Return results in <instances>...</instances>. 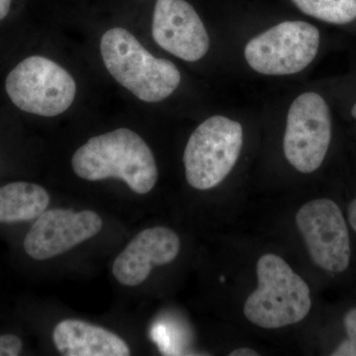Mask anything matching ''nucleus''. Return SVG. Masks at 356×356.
<instances>
[{
  "label": "nucleus",
  "instance_id": "obj_7",
  "mask_svg": "<svg viewBox=\"0 0 356 356\" xmlns=\"http://www.w3.org/2000/svg\"><path fill=\"white\" fill-rule=\"evenodd\" d=\"M6 88L16 107L44 117L64 113L76 95V81L70 72L41 56L25 58L16 65L7 76Z\"/></svg>",
  "mask_w": 356,
  "mask_h": 356
},
{
  "label": "nucleus",
  "instance_id": "obj_13",
  "mask_svg": "<svg viewBox=\"0 0 356 356\" xmlns=\"http://www.w3.org/2000/svg\"><path fill=\"white\" fill-rule=\"evenodd\" d=\"M50 194L41 185L13 181L0 185V226L34 222L48 209Z\"/></svg>",
  "mask_w": 356,
  "mask_h": 356
},
{
  "label": "nucleus",
  "instance_id": "obj_6",
  "mask_svg": "<svg viewBox=\"0 0 356 356\" xmlns=\"http://www.w3.org/2000/svg\"><path fill=\"white\" fill-rule=\"evenodd\" d=\"M332 117L329 103L316 90L294 96L285 113L283 154L297 172L310 175L322 166L331 146Z\"/></svg>",
  "mask_w": 356,
  "mask_h": 356
},
{
  "label": "nucleus",
  "instance_id": "obj_19",
  "mask_svg": "<svg viewBox=\"0 0 356 356\" xmlns=\"http://www.w3.org/2000/svg\"><path fill=\"white\" fill-rule=\"evenodd\" d=\"M11 0H0V20L4 19L10 10Z\"/></svg>",
  "mask_w": 356,
  "mask_h": 356
},
{
  "label": "nucleus",
  "instance_id": "obj_20",
  "mask_svg": "<svg viewBox=\"0 0 356 356\" xmlns=\"http://www.w3.org/2000/svg\"><path fill=\"white\" fill-rule=\"evenodd\" d=\"M350 114L353 118L356 121V102L355 104H353V108L350 110Z\"/></svg>",
  "mask_w": 356,
  "mask_h": 356
},
{
  "label": "nucleus",
  "instance_id": "obj_18",
  "mask_svg": "<svg viewBox=\"0 0 356 356\" xmlns=\"http://www.w3.org/2000/svg\"><path fill=\"white\" fill-rule=\"evenodd\" d=\"M229 356H259V353L252 348H241L229 353Z\"/></svg>",
  "mask_w": 356,
  "mask_h": 356
},
{
  "label": "nucleus",
  "instance_id": "obj_11",
  "mask_svg": "<svg viewBox=\"0 0 356 356\" xmlns=\"http://www.w3.org/2000/svg\"><path fill=\"white\" fill-rule=\"evenodd\" d=\"M179 236L165 227L144 229L115 259L112 273L124 286L135 287L147 280L154 266H165L179 254Z\"/></svg>",
  "mask_w": 356,
  "mask_h": 356
},
{
  "label": "nucleus",
  "instance_id": "obj_10",
  "mask_svg": "<svg viewBox=\"0 0 356 356\" xmlns=\"http://www.w3.org/2000/svg\"><path fill=\"white\" fill-rule=\"evenodd\" d=\"M152 35L159 48L187 63L202 60L212 44L203 20L186 0H156Z\"/></svg>",
  "mask_w": 356,
  "mask_h": 356
},
{
  "label": "nucleus",
  "instance_id": "obj_9",
  "mask_svg": "<svg viewBox=\"0 0 356 356\" xmlns=\"http://www.w3.org/2000/svg\"><path fill=\"white\" fill-rule=\"evenodd\" d=\"M102 227L95 211L47 209L23 236L22 250L32 261H48L93 238Z\"/></svg>",
  "mask_w": 356,
  "mask_h": 356
},
{
  "label": "nucleus",
  "instance_id": "obj_3",
  "mask_svg": "<svg viewBox=\"0 0 356 356\" xmlns=\"http://www.w3.org/2000/svg\"><path fill=\"white\" fill-rule=\"evenodd\" d=\"M257 287L243 306L245 318L262 329L297 324L311 310L310 288L282 257L266 254L257 264Z\"/></svg>",
  "mask_w": 356,
  "mask_h": 356
},
{
  "label": "nucleus",
  "instance_id": "obj_16",
  "mask_svg": "<svg viewBox=\"0 0 356 356\" xmlns=\"http://www.w3.org/2000/svg\"><path fill=\"white\" fill-rule=\"evenodd\" d=\"M24 343L17 334H0V356H18L22 353Z\"/></svg>",
  "mask_w": 356,
  "mask_h": 356
},
{
  "label": "nucleus",
  "instance_id": "obj_1",
  "mask_svg": "<svg viewBox=\"0 0 356 356\" xmlns=\"http://www.w3.org/2000/svg\"><path fill=\"white\" fill-rule=\"evenodd\" d=\"M72 166L81 179L117 178L137 194L153 191L159 178L153 152L140 135L127 128L89 139L72 156Z\"/></svg>",
  "mask_w": 356,
  "mask_h": 356
},
{
  "label": "nucleus",
  "instance_id": "obj_17",
  "mask_svg": "<svg viewBox=\"0 0 356 356\" xmlns=\"http://www.w3.org/2000/svg\"><path fill=\"white\" fill-rule=\"evenodd\" d=\"M348 221H350L351 228H353V231L356 233V199L348 206Z\"/></svg>",
  "mask_w": 356,
  "mask_h": 356
},
{
  "label": "nucleus",
  "instance_id": "obj_8",
  "mask_svg": "<svg viewBox=\"0 0 356 356\" xmlns=\"http://www.w3.org/2000/svg\"><path fill=\"white\" fill-rule=\"evenodd\" d=\"M295 220L316 266L332 273L348 269L351 257L350 234L343 212L334 201L321 198L307 202Z\"/></svg>",
  "mask_w": 356,
  "mask_h": 356
},
{
  "label": "nucleus",
  "instance_id": "obj_12",
  "mask_svg": "<svg viewBox=\"0 0 356 356\" xmlns=\"http://www.w3.org/2000/svg\"><path fill=\"white\" fill-rule=\"evenodd\" d=\"M53 341L64 356H128L127 343L114 332L81 320H64L56 325Z\"/></svg>",
  "mask_w": 356,
  "mask_h": 356
},
{
  "label": "nucleus",
  "instance_id": "obj_2",
  "mask_svg": "<svg viewBox=\"0 0 356 356\" xmlns=\"http://www.w3.org/2000/svg\"><path fill=\"white\" fill-rule=\"evenodd\" d=\"M100 51L115 81L142 102H163L181 83V72L172 60L154 57L124 28L105 33Z\"/></svg>",
  "mask_w": 356,
  "mask_h": 356
},
{
  "label": "nucleus",
  "instance_id": "obj_5",
  "mask_svg": "<svg viewBox=\"0 0 356 356\" xmlns=\"http://www.w3.org/2000/svg\"><path fill=\"white\" fill-rule=\"evenodd\" d=\"M245 144V127L227 114L208 117L192 132L185 147L187 184L197 191L221 184L235 168Z\"/></svg>",
  "mask_w": 356,
  "mask_h": 356
},
{
  "label": "nucleus",
  "instance_id": "obj_4",
  "mask_svg": "<svg viewBox=\"0 0 356 356\" xmlns=\"http://www.w3.org/2000/svg\"><path fill=\"white\" fill-rule=\"evenodd\" d=\"M320 30L305 20H284L254 33L243 46L248 69L259 76L281 79L303 74L321 48Z\"/></svg>",
  "mask_w": 356,
  "mask_h": 356
},
{
  "label": "nucleus",
  "instance_id": "obj_14",
  "mask_svg": "<svg viewBox=\"0 0 356 356\" xmlns=\"http://www.w3.org/2000/svg\"><path fill=\"white\" fill-rule=\"evenodd\" d=\"M309 17L332 25H348L356 20V0H291Z\"/></svg>",
  "mask_w": 356,
  "mask_h": 356
},
{
  "label": "nucleus",
  "instance_id": "obj_15",
  "mask_svg": "<svg viewBox=\"0 0 356 356\" xmlns=\"http://www.w3.org/2000/svg\"><path fill=\"white\" fill-rule=\"evenodd\" d=\"M344 327L348 339L332 351V356H356V308L351 309L344 316Z\"/></svg>",
  "mask_w": 356,
  "mask_h": 356
}]
</instances>
